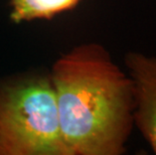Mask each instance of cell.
Returning <instances> with one entry per match:
<instances>
[{"label": "cell", "instance_id": "cell-1", "mask_svg": "<svg viewBox=\"0 0 156 155\" xmlns=\"http://www.w3.org/2000/svg\"><path fill=\"white\" fill-rule=\"evenodd\" d=\"M69 155H123L134 129L133 85L98 42L76 45L48 72Z\"/></svg>", "mask_w": 156, "mask_h": 155}, {"label": "cell", "instance_id": "cell-2", "mask_svg": "<svg viewBox=\"0 0 156 155\" xmlns=\"http://www.w3.org/2000/svg\"><path fill=\"white\" fill-rule=\"evenodd\" d=\"M0 155H69L49 74L0 83Z\"/></svg>", "mask_w": 156, "mask_h": 155}, {"label": "cell", "instance_id": "cell-4", "mask_svg": "<svg viewBox=\"0 0 156 155\" xmlns=\"http://www.w3.org/2000/svg\"><path fill=\"white\" fill-rule=\"evenodd\" d=\"M82 0H10L9 19L15 24L49 20L72 10Z\"/></svg>", "mask_w": 156, "mask_h": 155}, {"label": "cell", "instance_id": "cell-3", "mask_svg": "<svg viewBox=\"0 0 156 155\" xmlns=\"http://www.w3.org/2000/svg\"><path fill=\"white\" fill-rule=\"evenodd\" d=\"M124 65L133 85L134 128L156 154V57L128 51Z\"/></svg>", "mask_w": 156, "mask_h": 155}]
</instances>
